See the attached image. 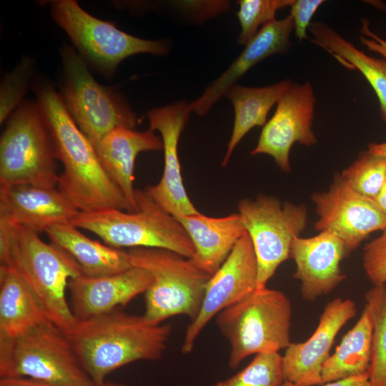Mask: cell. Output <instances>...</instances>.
Listing matches in <instances>:
<instances>
[{
  "mask_svg": "<svg viewBox=\"0 0 386 386\" xmlns=\"http://www.w3.org/2000/svg\"><path fill=\"white\" fill-rule=\"evenodd\" d=\"M37 103L63 166L58 189L81 212L129 211L119 187L102 167L96 150L71 117L61 96L46 80L34 86Z\"/></svg>",
  "mask_w": 386,
  "mask_h": 386,
  "instance_id": "obj_1",
  "label": "cell"
},
{
  "mask_svg": "<svg viewBox=\"0 0 386 386\" xmlns=\"http://www.w3.org/2000/svg\"><path fill=\"white\" fill-rule=\"evenodd\" d=\"M172 330L169 323H151L143 315L117 309L77 320L64 333L85 372L100 386L108 375L129 363L159 360Z\"/></svg>",
  "mask_w": 386,
  "mask_h": 386,
  "instance_id": "obj_2",
  "label": "cell"
},
{
  "mask_svg": "<svg viewBox=\"0 0 386 386\" xmlns=\"http://www.w3.org/2000/svg\"><path fill=\"white\" fill-rule=\"evenodd\" d=\"M0 262L17 271L50 322L64 332L74 325L66 291L69 280L84 273L66 251L37 233L0 222Z\"/></svg>",
  "mask_w": 386,
  "mask_h": 386,
  "instance_id": "obj_3",
  "label": "cell"
},
{
  "mask_svg": "<svg viewBox=\"0 0 386 386\" xmlns=\"http://www.w3.org/2000/svg\"><path fill=\"white\" fill-rule=\"evenodd\" d=\"M135 197L136 212L118 209L79 211L70 223L95 234L114 248L166 249L192 259L193 244L177 218L164 211L144 189H137Z\"/></svg>",
  "mask_w": 386,
  "mask_h": 386,
  "instance_id": "obj_4",
  "label": "cell"
},
{
  "mask_svg": "<svg viewBox=\"0 0 386 386\" xmlns=\"http://www.w3.org/2000/svg\"><path fill=\"white\" fill-rule=\"evenodd\" d=\"M292 314L287 295L267 287L220 312L216 323L229 344V367L236 369L253 354L285 350L291 343Z\"/></svg>",
  "mask_w": 386,
  "mask_h": 386,
  "instance_id": "obj_5",
  "label": "cell"
},
{
  "mask_svg": "<svg viewBox=\"0 0 386 386\" xmlns=\"http://www.w3.org/2000/svg\"><path fill=\"white\" fill-rule=\"evenodd\" d=\"M54 142L39 104L24 102L9 116L0 139V187L56 188Z\"/></svg>",
  "mask_w": 386,
  "mask_h": 386,
  "instance_id": "obj_6",
  "label": "cell"
},
{
  "mask_svg": "<svg viewBox=\"0 0 386 386\" xmlns=\"http://www.w3.org/2000/svg\"><path fill=\"white\" fill-rule=\"evenodd\" d=\"M128 254L132 265L147 270L152 278L144 293L143 316L148 322L160 324L176 315L196 318L211 275L191 259L169 249L137 247Z\"/></svg>",
  "mask_w": 386,
  "mask_h": 386,
  "instance_id": "obj_7",
  "label": "cell"
},
{
  "mask_svg": "<svg viewBox=\"0 0 386 386\" xmlns=\"http://www.w3.org/2000/svg\"><path fill=\"white\" fill-rule=\"evenodd\" d=\"M25 377L59 386H96L65 333L49 320L13 340H0V377Z\"/></svg>",
  "mask_w": 386,
  "mask_h": 386,
  "instance_id": "obj_8",
  "label": "cell"
},
{
  "mask_svg": "<svg viewBox=\"0 0 386 386\" xmlns=\"http://www.w3.org/2000/svg\"><path fill=\"white\" fill-rule=\"evenodd\" d=\"M61 96L76 124L94 148L119 127L134 129L137 115L121 94L99 84L81 56L70 46L61 49Z\"/></svg>",
  "mask_w": 386,
  "mask_h": 386,
  "instance_id": "obj_9",
  "label": "cell"
},
{
  "mask_svg": "<svg viewBox=\"0 0 386 386\" xmlns=\"http://www.w3.org/2000/svg\"><path fill=\"white\" fill-rule=\"evenodd\" d=\"M50 9L54 21L81 55L105 76H112L119 64L130 56L141 53L162 56L169 51V44L164 40L130 35L112 23L91 16L76 1H52Z\"/></svg>",
  "mask_w": 386,
  "mask_h": 386,
  "instance_id": "obj_10",
  "label": "cell"
},
{
  "mask_svg": "<svg viewBox=\"0 0 386 386\" xmlns=\"http://www.w3.org/2000/svg\"><path fill=\"white\" fill-rule=\"evenodd\" d=\"M238 211L257 261V289L265 287L278 267L290 257L294 238L306 227L307 209L260 195L254 200L241 199Z\"/></svg>",
  "mask_w": 386,
  "mask_h": 386,
  "instance_id": "obj_11",
  "label": "cell"
},
{
  "mask_svg": "<svg viewBox=\"0 0 386 386\" xmlns=\"http://www.w3.org/2000/svg\"><path fill=\"white\" fill-rule=\"evenodd\" d=\"M257 261L247 232L208 280L199 312L186 329L182 352L193 350L202 330L220 312L253 293L257 289Z\"/></svg>",
  "mask_w": 386,
  "mask_h": 386,
  "instance_id": "obj_12",
  "label": "cell"
},
{
  "mask_svg": "<svg viewBox=\"0 0 386 386\" xmlns=\"http://www.w3.org/2000/svg\"><path fill=\"white\" fill-rule=\"evenodd\" d=\"M311 199L318 214L315 228L342 240L347 256L372 232L386 231V215L375 201L355 192L340 174L328 191Z\"/></svg>",
  "mask_w": 386,
  "mask_h": 386,
  "instance_id": "obj_13",
  "label": "cell"
},
{
  "mask_svg": "<svg viewBox=\"0 0 386 386\" xmlns=\"http://www.w3.org/2000/svg\"><path fill=\"white\" fill-rule=\"evenodd\" d=\"M316 96L310 81L293 83L277 104L272 117L263 126L251 155L269 154L284 172L291 170L290 153L293 144L314 145L317 139L312 129Z\"/></svg>",
  "mask_w": 386,
  "mask_h": 386,
  "instance_id": "obj_14",
  "label": "cell"
},
{
  "mask_svg": "<svg viewBox=\"0 0 386 386\" xmlns=\"http://www.w3.org/2000/svg\"><path fill=\"white\" fill-rule=\"evenodd\" d=\"M192 112L190 103L179 100L153 108L147 114L149 129L158 131L164 149V171L160 181L144 191L166 212L174 217L199 213L184 188L178 156V142Z\"/></svg>",
  "mask_w": 386,
  "mask_h": 386,
  "instance_id": "obj_15",
  "label": "cell"
},
{
  "mask_svg": "<svg viewBox=\"0 0 386 386\" xmlns=\"http://www.w3.org/2000/svg\"><path fill=\"white\" fill-rule=\"evenodd\" d=\"M357 313L355 303L337 297L329 302L321 315L319 324L306 341L291 342L282 356L284 382L295 386L320 385L324 364L340 329Z\"/></svg>",
  "mask_w": 386,
  "mask_h": 386,
  "instance_id": "obj_16",
  "label": "cell"
},
{
  "mask_svg": "<svg viewBox=\"0 0 386 386\" xmlns=\"http://www.w3.org/2000/svg\"><path fill=\"white\" fill-rule=\"evenodd\" d=\"M152 282L147 270L134 266L102 276L82 274L68 284L72 312L81 320L117 310L145 293Z\"/></svg>",
  "mask_w": 386,
  "mask_h": 386,
  "instance_id": "obj_17",
  "label": "cell"
},
{
  "mask_svg": "<svg viewBox=\"0 0 386 386\" xmlns=\"http://www.w3.org/2000/svg\"><path fill=\"white\" fill-rule=\"evenodd\" d=\"M344 242L329 232L309 238L295 237L290 257L296 264L294 277L300 283L302 298L313 302L331 292L345 279L340 262L346 257Z\"/></svg>",
  "mask_w": 386,
  "mask_h": 386,
  "instance_id": "obj_18",
  "label": "cell"
},
{
  "mask_svg": "<svg viewBox=\"0 0 386 386\" xmlns=\"http://www.w3.org/2000/svg\"><path fill=\"white\" fill-rule=\"evenodd\" d=\"M79 212L57 187H0V222L39 234L55 225L70 223Z\"/></svg>",
  "mask_w": 386,
  "mask_h": 386,
  "instance_id": "obj_19",
  "label": "cell"
},
{
  "mask_svg": "<svg viewBox=\"0 0 386 386\" xmlns=\"http://www.w3.org/2000/svg\"><path fill=\"white\" fill-rule=\"evenodd\" d=\"M293 31L294 21L290 14L263 26L229 66L197 99L190 102L192 112L206 114L252 67L270 56L289 51L292 47L290 36Z\"/></svg>",
  "mask_w": 386,
  "mask_h": 386,
  "instance_id": "obj_20",
  "label": "cell"
},
{
  "mask_svg": "<svg viewBox=\"0 0 386 386\" xmlns=\"http://www.w3.org/2000/svg\"><path fill=\"white\" fill-rule=\"evenodd\" d=\"M94 149L102 167L122 192L128 212L137 211L134 188L136 158L142 152L162 149V138L150 129L139 132L122 127L109 133Z\"/></svg>",
  "mask_w": 386,
  "mask_h": 386,
  "instance_id": "obj_21",
  "label": "cell"
},
{
  "mask_svg": "<svg viewBox=\"0 0 386 386\" xmlns=\"http://www.w3.org/2000/svg\"><path fill=\"white\" fill-rule=\"evenodd\" d=\"M174 217L182 224L193 244L194 255L191 259L211 276L247 233L239 213L211 217L199 212Z\"/></svg>",
  "mask_w": 386,
  "mask_h": 386,
  "instance_id": "obj_22",
  "label": "cell"
},
{
  "mask_svg": "<svg viewBox=\"0 0 386 386\" xmlns=\"http://www.w3.org/2000/svg\"><path fill=\"white\" fill-rule=\"evenodd\" d=\"M48 320L17 271L0 265V340L18 338Z\"/></svg>",
  "mask_w": 386,
  "mask_h": 386,
  "instance_id": "obj_23",
  "label": "cell"
},
{
  "mask_svg": "<svg viewBox=\"0 0 386 386\" xmlns=\"http://www.w3.org/2000/svg\"><path fill=\"white\" fill-rule=\"evenodd\" d=\"M46 234L76 261L86 275L111 274L132 267L128 252L91 239L71 223L51 227Z\"/></svg>",
  "mask_w": 386,
  "mask_h": 386,
  "instance_id": "obj_24",
  "label": "cell"
},
{
  "mask_svg": "<svg viewBox=\"0 0 386 386\" xmlns=\"http://www.w3.org/2000/svg\"><path fill=\"white\" fill-rule=\"evenodd\" d=\"M293 82L283 80L263 87H247L235 84L225 92L234 111L232 132L222 166L228 164L232 153L242 139L254 127L264 126L267 115Z\"/></svg>",
  "mask_w": 386,
  "mask_h": 386,
  "instance_id": "obj_25",
  "label": "cell"
},
{
  "mask_svg": "<svg viewBox=\"0 0 386 386\" xmlns=\"http://www.w3.org/2000/svg\"><path fill=\"white\" fill-rule=\"evenodd\" d=\"M310 40L341 64L359 71L374 90L382 119L386 123V61L367 55L323 21H313Z\"/></svg>",
  "mask_w": 386,
  "mask_h": 386,
  "instance_id": "obj_26",
  "label": "cell"
},
{
  "mask_svg": "<svg viewBox=\"0 0 386 386\" xmlns=\"http://www.w3.org/2000/svg\"><path fill=\"white\" fill-rule=\"evenodd\" d=\"M372 325L365 305L354 327L342 337L323 365L320 385L353 377L369 375L372 359Z\"/></svg>",
  "mask_w": 386,
  "mask_h": 386,
  "instance_id": "obj_27",
  "label": "cell"
},
{
  "mask_svg": "<svg viewBox=\"0 0 386 386\" xmlns=\"http://www.w3.org/2000/svg\"><path fill=\"white\" fill-rule=\"evenodd\" d=\"M365 299L372 325L369 380L372 386H386V284L373 285Z\"/></svg>",
  "mask_w": 386,
  "mask_h": 386,
  "instance_id": "obj_28",
  "label": "cell"
},
{
  "mask_svg": "<svg viewBox=\"0 0 386 386\" xmlns=\"http://www.w3.org/2000/svg\"><path fill=\"white\" fill-rule=\"evenodd\" d=\"M341 176L355 192L374 200L386 182V159L363 151Z\"/></svg>",
  "mask_w": 386,
  "mask_h": 386,
  "instance_id": "obj_29",
  "label": "cell"
},
{
  "mask_svg": "<svg viewBox=\"0 0 386 386\" xmlns=\"http://www.w3.org/2000/svg\"><path fill=\"white\" fill-rule=\"evenodd\" d=\"M282 356L279 352L255 355L247 367L214 386H282Z\"/></svg>",
  "mask_w": 386,
  "mask_h": 386,
  "instance_id": "obj_30",
  "label": "cell"
},
{
  "mask_svg": "<svg viewBox=\"0 0 386 386\" xmlns=\"http://www.w3.org/2000/svg\"><path fill=\"white\" fill-rule=\"evenodd\" d=\"M293 1L294 0L237 1L239 9L237 16L241 26L237 43L246 45L263 26L276 19L275 14L278 10L290 7Z\"/></svg>",
  "mask_w": 386,
  "mask_h": 386,
  "instance_id": "obj_31",
  "label": "cell"
},
{
  "mask_svg": "<svg viewBox=\"0 0 386 386\" xmlns=\"http://www.w3.org/2000/svg\"><path fill=\"white\" fill-rule=\"evenodd\" d=\"M32 61L25 58L2 80L0 89V122L2 124L22 103L32 72Z\"/></svg>",
  "mask_w": 386,
  "mask_h": 386,
  "instance_id": "obj_32",
  "label": "cell"
},
{
  "mask_svg": "<svg viewBox=\"0 0 386 386\" xmlns=\"http://www.w3.org/2000/svg\"><path fill=\"white\" fill-rule=\"evenodd\" d=\"M362 265L373 285L386 284V231L365 246Z\"/></svg>",
  "mask_w": 386,
  "mask_h": 386,
  "instance_id": "obj_33",
  "label": "cell"
},
{
  "mask_svg": "<svg viewBox=\"0 0 386 386\" xmlns=\"http://www.w3.org/2000/svg\"><path fill=\"white\" fill-rule=\"evenodd\" d=\"M324 0H294L290 6V15L294 21V30L299 41L310 39L307 34L312 19Z\"/></svg>",
  "mask_w": 386,
  "mask_h": 386,
  "instance_id": "obj_34",
  "label": "cell"
},
{
  "mask_svg": "<svg viewBox=\"0 0 386 386\" xmlns=\"http://www.w3.org/2000/svg\"><path fill=\"white\" fill-rule=\"evenodd\" d=\"M177 9L195 19L206 20L227 11L229 1H176Z\"/></svg>",
  "mask_w": 386,
  "mask_h": 386,
  "instance_id": "obj_35",
  "label": "cell"
},
{
  "mask_svg": "<svg viewBox=\"0 0 386 386\" xmlns=\"http://www.w3.org/2000/svg\"><path fill=\"white\" fill-rule=\"evenodd\" d=\"M369 26L367 19L362 20L360 41L369 51L381 55L386 61V40L372 31Z\"/></svg>",
  "mask_w": 386,
  "mask_h": 386,
  "instance_id": "obj_36",
  "label": "cell"
},
{
  "mask_svg": "<svg viewBox=\"0 0 386 386\" xmlns=\"http://www.w3.org/2000/svg\"><path fill=\"white\" fill-rule=\"evenodd\" d=\"M0 386H59L44 381L25 377H0Z\"/></svg>",
  "mask_w": 386,
  "mask_h": 386,
  "instance_id": "obj_37",
  "label": "cell"
},
{
  "mask_svg": "<svg viewBox=\"0 0 386 386\" xmlns=\"http://www.w3.org/2000/svg\"><path fill=\"white\" fill-rule=\"evenodd\" d=\"M282 386H295L290 382H284ZM320 386H372L369 380V375L353 377L336 380Z\"/></svg>",
  "mask_w": 386,
  "mask_h": 386,
  "instance_id": "obj_38",
  "label": "cell"
},
{
  "mask_svg": "<svg viewBox=\"0 0 386 386\" xmlns=\"http://www.w3.org/2000/svg\"><path fill=\"white\" fill-rule=\"evenodd\" d=\"M367 150L376 155L386 159V142L382 143H370Z\"/></svg>",
  "mask_w": 386,
  "mask_h": 386,
  "instance_id": "obj_39",
  "label": "cell"
},
{
  "mask_svg": "<svg viewBox=\"0 0 386 386\" xmlns=\"http://www.w3.org/2000/svg\"><path fill=\"white\" fill-rule=\"evenodd\" d=\"M374 201L379 209L386 215V182Z\"/></svg>",
  "mask_w": 386,
  "mask_h": 386,
  "instance_id": "obj_40",
  "label": "cell"
},
{
  "mask_svg": "<svg viewBox=\"0 0 386 386\" xmlns=\"http://www.w3.org/2000/svg\"><path fill=\"white\" fill-rule=\"evenodd\" d=\"M100 386H127L125 384L117 382L106 381Z\"/></svg>",
  "mask_w": 386,
  "mask_h": 386,
  "instance_id": "obj_41",
  "label": "cell"
},
{
  "mask_svg": "<svg viewBox=\"0 0 386 386\" xmlns=\"http://www.w3.org/2000/svg\"><path fill=\"white\" fill-rule=\"evenodd\" d=\"M367 2H370V4L373 5V6H377V9H385V4L382 2V1H367Z\"/></svg>",
  "mask_w": 386,
  "mask_h": 386,
  "instance_id": "obj_42",
  "label": "cell"
}]
</instances>
